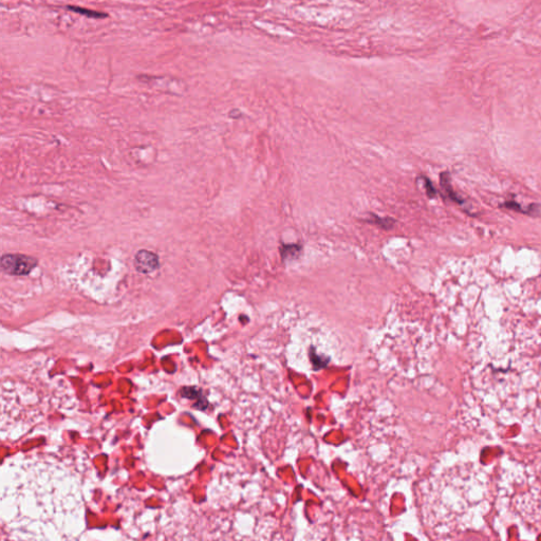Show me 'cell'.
I'll return each instance as SVG.
<instances>
[{
	"mask_svg": "<svg viewBox=\"0 0 541 541\" xmlns=\"http://www.w3.org/2000/svg\"><path fill=\"white\" fill-rule=\"evenodd\" d=\"M37 265V260L33 257L20 254H7L2 257V268L4 272L13 276H24L32 272Z\"/></svg>",
	"mask_w": 541,
	"mask_h": 541,
	"instance_id": "6da1fadb",
	"label": "cell"
},
{
	"mask_svg": "<svg viewBox=\"0 0 541 541\" xmlns=\"http://www.w3.org/2000/svg\"><path fill=\"white\" fill-rule=\"evenodd\" d=\"M160 266V260L157 254L147 251L141 250L134 256V267L139 273L149 274L154 272Z\"/></svg>",
	"mask_w": 541,
	"mask_h": 541,
	"instance_id": "7a4b0ae2",
	"label": "cell"
},
{
	"mask_svg": "<svg viewBox=\"0 0 541 541\" xmlns=\"http://www.w3.org/2000/svg\"><path fill=\"white\" fill-rule=\"evenodd\" d=\"M65 9L67 11H69V12H73V13L83 15L85 17H87V18H92V19H106V18H108V14L104 13V12L94 11V10L86 9V8H82V7H78V6H66Z\"/></svg>",
	"mask_w": 541,
	"mask_h": 541,
	"instance_id": "3957f363",
	"label": "cell"
},
{
	"mask_svg": "<svg viewBox=\"0 0 541 541\" xmlns=\"http://www.w3.org/2000/svg\"><path fill=\"white\" fill-rule=\"evenodd\" d=\"M441 184H442V186H443V188L445 189V191H446V194L448 196V198L450 200L457 202L459 204H462L464 202L463 200H461L459 198L458 195L452 190L451 185H450V181H449V175L447 173H443L441 175Z\"/></svg>",
	"mask_w": 541,
	"mask_h": 541,
	"instance_id": "277c9868",
	"label": "cell"
},
{
	"mask_svg": "<svg viewBox=\"0 0 541 541\" xmlns=\"http://www.w3.org/2000/svg\"><path fill=\"white\" fill-rule=\"evenodd\" d=\"M301 248L297 244H289V245H282L280 253L284 259H288V258H296L299 256Z\"/></svg>",
	"mask_w": 541,
	"mask_h": 541,
	"instance_id": "5b68a950",
	"label": "cell"
},
{
	"mask_svg": "<svg viewBox=\"0 0 541 541\" xmlns=\"http://www.w3.org/2000/svg\"><path fill=\"white\" fill-rule=\"evenodd\" d=\"M370 223H373L375 225H378L382 228H385V229H389L392 227L393 223H395V220H392L390 218H380L378 216H372V219L368 220Z\"/></svg>",
	"mask_w": 541,
	"mask_h": 541,
	"instance_id": "8992f818",
	"label": "cell"
},
{
	"mask_svg": "<svg viewBox=\"0 0 541 541\" xmlns=\"http://www.w3.org/2000/svg\"><path fill=\"white\" fill-rule=\"evenodd\" d=\"M424 184H425V188H426V191H427V195L429 198H434V197H436L437 195V191H436V188L434 187V185L432 184V182H430L428 179L424 178Z\"/></svg>",
	"mask_w": 541,
	"mask_h": 541,
	"instance_id": "52a82bcc",
	"label": "cell"
}]
</instances>
